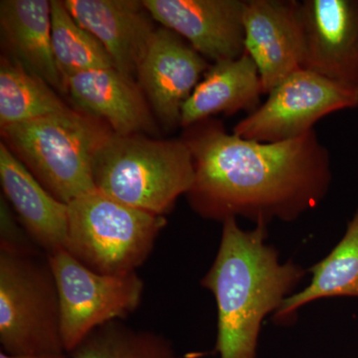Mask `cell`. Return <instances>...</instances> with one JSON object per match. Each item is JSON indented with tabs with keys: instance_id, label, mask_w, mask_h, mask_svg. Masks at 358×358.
<instances>
[{
	"instance_id": "7c38bea8",
	"label": "cell",
	"mask_w": 358,
	"mask_h": 358,
	"mask_svg": "<svg viewBox=\"0 0 358 358\" xmlns=\"http://www.w3.org/2000/svg\"><path fill=\"white\" fill-rule=\"evenodd\" d=\"M303 67L358 92V0H303Z\"/></svg>"
},
{
	"instance_id": "ffe728a7",
	"label": "cell",
	"mask_w": 358,
	"mask_h": 358,
	"mask_svg": "<svg viewBox=\"0 0 358 358\" xmlns=\"http://www.w3.org/2000/svg\"><path fill=\"white\" fill-rule=\"evenodd\" d=\"M51 39L54 59L66 88L68 80L79 73L115 68L102 43L78 24L60 0L51 1Z\"/></svg>"
},
{
	"instance_id": "2e32d148",
	"label": "cell",
	"mask_w": 358,
	"mask_h": 358,
	"mask_svg": "<svg viewBox=\"0 0 358 358\" xmlns=\"http://www.w3.org/2000/svg\"><path fill=\"white\" fill-rule=\"evenodd\" d=\"M0 31L6 55L55 91L67 93L52 49L51 1L1 0Z\"/></svg>"
},
{
	"instance_id": "7a4b0ae2",
	"label": "cell",
	"mask_w": 358,
	"mask_h": 358,
	"mask_svg": "<svg viewBox=\"0 0 358 358\" xmlns=\"http://www.w3.org/2000/svg\"><path fill=\"white\" fill-rule=\"evenodd\" d=\"M268 225L243 230L236 218L222 223L217 254L200 285L217 306L219 358H257L264 320L294 293L308 270L282 263L267 243Z\"/></svg>"
},
{
	"instance_id": "3957f363",
	"label": "cell",
	"mask_w": 358,
	"mask_h": 358,
	"mask_svg": "<svg viewBox=\"0 0 358 358\" xmlns=\"http://www.w3.org/2000/svg\"><path fill=\"white\" fill-rule=\"evenodd\" d=\"M113 134L105 122L72 108L1 128L9 150L45 189L66 204L96 189L94 164Z\"/></svg>"
},
{
	"instance_id": "e0dca14e",
	"label": "cell",
	"mask_w": 358,
	"mask_h": 358,
	"mask_svg": "<svg viewBox=\"0 0 358 358\" xmlns=\"http://www.w3.org/2000/svg\"><path fill=\"white\" fill-rule=\"evenodd\" d=\"M263 94L258 68L247 52L213 63L183 105L180 127L187 129L219 114H249L260 106Z\"/></svg>"
},
{
	"instance_id": "ba28073f",
	"label": "cell",
	"mask_w": 358,
	"mask_h": 358,
	"mask_svg": "<svg viewBox=\"0 0 358 358\" xmlns=\"http://www.w3.org/2000/svg\"><path fill=\"white\" fill-rule=\"evenodd\" d=\"M358 92L301 68L268 93L265 102L249 113L232 133L259 143H281L301 138L327 115L357 109Z\"/></svg>"
},
{
	"instance_id": "277c9868",
	"label": "cell",
	"mask_w": 358,
	"mask_h": 358,
	"mask_svg": "<svg viewBox=\"0 0 358 358\" xmlns=\"http://www.w3.org/2000/svg\"><path fill=\"white\" fill-rule=\"evenodd\" d=\"M192 152L180 138L113 134L94 164L96 190L134 208L164 216L194 181Z\"/></svg>"
},
{
	"instance_id": "30bf717a",
	"label": "cell",
	"mask_w": 358,
	"mask_h": 358,
	"mask_svg": "<svg viewBox=\"0 0 358 358\" xmlns=\"http://www.w3.org/2000/svg\"><path fill=\"white\" fill-rule=\"evenodd\" d=\"M210 66L182 37L162 26L157 28L136 81L164 128L180 127L183 105Z\"/></svg>"
},
{
	"instance_id": "5b68a950",
	"label": "cell",
	"mask_w": 358,
	"mask_h": 358,
	"mask_svg": "<svg viewBox=\"0 0 358 358\" xmlns=\"http://www.w3.org/2000/svg\"><path fill=\"white\" fill-rule=\"evenodd\" d=\"M166 223L96 189L68 204L65 250L100 274H129L147 262Z\"/></svg>"
},
{
	"instance_id": "8992f818",
	"label": "cell",
	"mask_w": 358,
	"mask_h": 358,
	"mask_svg": "<svg viewBox=\"0 0 358 358\" xmlns=\"http://www.w3.org/2000/svg\"><path fill=\"white\" fill-rule=\"evenodd\" d=\"M0 345L10 355L66 352L57 282L47 256L0 248Z\"/></svg>"
},
{
	"instance_id": "6da1fadb",
	"label": "cell",
	"mask_w": 358,
	"mask_h": 358,
	"mask_svg": "<svg viewBox=\"0 0 358 358\" xmlns=\"http://www.w3.org/2000/svg\"><path fill=\"white\" fill-rule=\"evenodd\" d=\"M181 140L195 171L185 196L209 220L294 222L324 201L333 182L331 155L315 129L294 140L259 143L228 133L212 117L185 129Z\"/></svg>"
},
{
	"instance_id": "9c48e42d",
	"label": "cell",
	"mask_w": 358,
	"mask_h": 358,
	"mask_svg": "<svg viewBox=\"0 0 358 358\" xmlns=\"http://www.w3.org/2000/svg\"><path fill=\"white\" fill-rule=\"evenodd\" d=\"M245 52L253 59L264 94L303 67L305 30L301 1L246 0Z\"/></svg>"
},
{
	"instance_id": "44dd1931",
	"label": "cell",
	"mask_w": 358,
	"mask_h": 358,
	"mask_svg": "<svg viewBox=\"0 0 358 358\" xmlns=\"http://www.w3.org/2000/svg\"><path fill=\"white\" fill-rule=\"evenodd\" d=\"M71 358H178L171 339L115 320L98 327L69 353Z\"/></svg>"
},
{
	"instance_id": "d6986e66",
	"label": "cell",
	"mask_w": 358,
	"mask_h": 358,
	"mask_svg": "<svg viewBox=\"0 0 358 358\" xmlns=\"http://www.w3.org/2000/svg\"><path fill=\"white\" fill-rule=\"evenodd\" d=\"M70 108L41 78L28 72L17 61H0V128L65 112Z\"/></svg>"
},
{
	"instance_id": "9a60e30c",
	"label": "cell",
	"mask_w": 358,
	"mask_h": 358,
	"mask_svg": "<svg viewBox=\"0 0 358 358\" xmlns=\"http://www.w3.org/2000/svg\"><path fill=\"white\" fill-rule=\"evenodd\" d=\"M0 182L4 197L32 241L44 250L45 254L65 249L68 204L45 189L2 141Z\"/></svg>"
},
{
	"instance_id": "52a82bcc",
	"label": "cell",
	"mask_w": 358,
	"mask_h": 358,
	"mask_svg": "<svg viewBox=\"0 0 358 358\" xmlns=\"http://www.w3.org/2000/svg\"><path fill=\"white\" fill-rule=\"evenodd\" d=\"M46 256L57 282L61 331L68 355L98 327L124 320L140 308L145 282L138 272L100 274L65 249Z\"/></svg>"
},
{
	"instance_id": "5bb4252c",
	"label": "cell",
	"mask_w": 358,
	"mask_h": 358,
	"mask_svg": "<svg viewBox=\"0 0 358 358\" xmlns=\"http://www.w3.org/2000/svg\"><path fill=\"white\" fill-rule=\"evenodd\" d=\"M77 110L105 122L121 136H159L157 117L138 81L115 69L79 73L67 81Z\"/></svg>"
},
{
	"instance_id": "8fae6325",
	"label": "cell",
	"mask_w": 358,
	"mask_h": 358,
	"mask_svg": "<svg viewBox=\"0 0 358 358\" xmlns=\"http://www.w3.org/2000/svg\"><path fill=\"white\" fill-rule=\"evenodd\" d=\"M162 27L192 45L207 60L239 58L245 53L246 0H143Z\"/></svg>"
},
{
	"instance_id": "ac0fdd59",
	"label": "cell",
	"mask_w": 358,
	"mask_h": 358,
	"mask_svg": "<svg viewBox=\"0 0 358 358\" xmlns=\"http://www.w3.org/2000/svg\"><path fill=\"white\" fill-rule=\"evenodd\" d=\"M308 272L312 273L310 284L285 300L273 315L275 324H291L296 312L313 301L336 296L358 298V207L341 241Z\"/></svg>"
},
{
	"instance_id": "7402d4cb",
	"label": "cell",
	"mask_w": 358,
	"mask_h": 358,
	"mask_svg": "<svg viewBox=\"0 0 358 358\" xmlns=\"http://www.w3.org/2000/svg\"><path fill=\"white\" fill-rule=\"evenodd\" d=\"M0 358H71L68 353H59V355H10L0 352Z\"/></svg>"
},
{
	"instance_id": "4fadbf2b",
	"label": "cell",
	"mask_w": 358,
	"mask_h": 358,
	"mask_svg": "<svg viewBox=\"0 0 358 358\" xmlns=\"http://www.w3.org/2000/svg\"><path fill=\"white\" fill-rule=\"evenodd\" d=\"M80 26L96 37L115 69L136 80L157 28L143 0H63Z\"/></svg>"
}]
</instances>
